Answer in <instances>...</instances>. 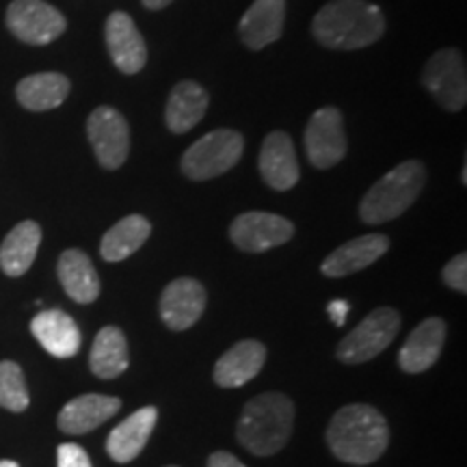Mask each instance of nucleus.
<instances>
[{"instance_id": "1", "label": "nucleus", "mask_w": 467, "mask_h": 467, "mask_svg": "<svg viewBox=\"0 0 467 467\" xmlns=\"http://www.w3.org/2000/svg\"><path fill=\"white\" fill-rule=\"evenodd\" d=\"M327 443L344 463L370 465L389 446L388 420L370 405H347L337 409L327 426Z\"/></svg>"}, {"instance_id": "2", "label": "nucleus", "mask_w": 467, "mask_h": 467, "mask_svg": "<svg viewBox=\"0 0 467 467\" xmlns=\"http://www.w3.org/2000/svg\"><path fill=\"white\" fill-rule=\"evenodd\" d=\"M312 33L329 50H359L383 37L385 16L368 0H331L314 16Z\"/></svg>"}, {"instance_id": "3", "label": "nucleus", "mask_w": 467, "mask_h": 467, "mask_svg": "<svg viewBox=\"0 0 467 467\" xmlns=\"http://www.w3.org/2000/svg\"><path fill=\"white\" fill-rule=\"evenodd\" d=\"M295 405L285 394L268 392L251 399L236 424V437L255 457H271L288 443Z\"/></svg>"}, {"instance_id": "4", "label": "nucleus", "mask_w": 467, "mask_h": 467, "mask_svg": "<svg viewBox=\"0 0 467 467\" xmlns=\"http://www.w3.org/2000/svg\"><path fill=\"white\" fill-rule=\"evenodd\" d=\"M426 182V169L420 161H405L379 182L368 189L361 200L359 217L368 225L388 223L399 219L407 208L413 206Z\"/></svg>"}, {"instance_id": "5", "label": "nucleus", "mask_w": 467, "mask_h": 467, "mask_svg": "<svg viewBox=\"0 0 467 467\" xmlns=\"http://www.w3.org/2000/svg\"><path fill=\"white\" fill-rule=\"evenodd\" d=\"M244 150V139L241 132L230 128H219L197 139L182 156V171L186 178L203 182L213 180L241 161Z\"/></svg>"}, {"instance_id": "6", "label": "nucleus", "mask_w": 467, "mask_h": 467, "mask_svg": "<svg viewBox=\"0 0 467 467\" xmlns=\"http://www.w3.org/2000/svg\"><path fill=\"white\" fill-rule=\"evenodd\" d=\"M399 329L400 314L394 307H379L368 314L348 336H344L336 350L337 359L348 366L366 364L394 342Z\"/></svg>"}, {"instance_id": "7", "label": "nucleus", "mask_w": 467, "mask_h": 467, "mask_svg": "<svg viewBox=\"0 0 467 467\" xmlns=\"http://www.w3.org/2000/svg\"><path fill=\"white\" fill-rule=\"evenodd\" d=\"M422 85L441 109L457 113L467 102L465 58L457 48L437 50L426 63Z\"/></svg>"}, {"instance_id": "8", "label": "nucleus", "mask_w": 467, "mask_h": 467, "mask_svg": "<svg viewBox=\"0 0 467 467\" xmlns=\"http://www.w3.org/2000/svg\"><path fill=\"white\" fill-rule=\"evenodd\" d=\"M5 22L9 31L28 46H48L67 28L66 16L44 0H14Z\"/></svg>"}, {"instance_id": "9", "label": "nucleus", "mask_w": 467, "mask_h": 467, "mask_svg": "<svg viewBox=\"0 0 467 467\" xmlns=\"http://www.w3.org/2000/svg\"><path fill=\"white\" fill-rule=\"evenodd\" d=\"M87 134L96 159L104 169L113 171L124 165L130 154V128L119 110L98 107L87 119Z\"/></svg>"}, {"instance_id": "10", "label": "nucleus", "mask_w": 467, "mask_h": 467, "mask_svg": "<svg viewBox=\"0 0 467 467\" xmlns=\"http://www.w3.org/2000/svg\"><path fill=\"white\" fill-rule=\"evenodd\" d=\"M348 143L342 113L336 107L318 109L306 128L307 159L317 169H331L347 156Z\"/></svg>"}, {"instance_id": "11", "label": "nucleus", "mask_w": 467, "mask_h": 467, "mask_svg": "<svg viewBox=\"0 0 467 467\" xmlns=\"http://www.w3.org/2000/svg\"><path fill=\"white\" fill-rule=\"evenodd\" d=\"M295 234L292 221L273 213H244L230 225V238L241 251L262 254V251L282 247Z\"/></svg>"}, {"instance_id": "12", "label": "nucleus", "mask_w": 467, "mask_h": 467, "mask_svg": "<svg viewBox=\"0 0 467 467\" xmlns=\"http://www.w3.org/2000/svg\"><path fill=\"white\" fill-rule=\"evenodd\" d=\"M206 309V288L192 277H178L162 290L161 318L169 329H191Z\"/></svg>"}, {"instance_id": "13", "label": "nucleus", "mask_w": 467, "mask_h": 467, "mask_svg": "<svg viewBox=\"0 0 467 467\" xmlns=\"http://www.w3.org/2000/svg\"><path fill=\"white\" fill-rule=\"evenodd\" d=\"M107 48L115 67L124 74H139L148 63V46L134 20L124 11H113L107 20Z\"/></svg>"}, {"instance_id": "14", "label": "nucleus", "mask_w": 467, "mask_h": 467, "mask_svg": "<svg viewBox=\"0 0 467 467\" xmlns=\"http://www.w3.org/2000/svg\"><path fill=\"white\" fill-rule=\"evenodd\" d=\"M389 238L383 234H366V236L353 238V241L344 243L336 251L327 255L320 271L325 277L337 279L353 275V273L364 271L366 266L375 265L383 254H388Z\"/></svg>"}, {"instance_id": "15", "label": "nucleus", "mask_w": 467, "mask_h": 467, "mask_svg": "<svg viewBox=\"0 0 467 467\" xmlns=\"http://www.w3.org/2000/svg\"><path fill=\"white\" fill-rule=\"evenodd\" d=\"M260 173L262 180L275 191H290L299 182V161L290 134L275 130L265 139L260 150Z\"/></svg>"}, {"instance_id": "16", "label": "nucleus", "mask_w": 467, "mask_h": 467, "mask_svg": "<svg viewBox=\"0 0 467 467\" xmlns=\"http://www.w3.org/2000/svg\"><path fill=\"white\" fill-rule=\"evenodd\" d=\"M119 409L121 400L117 396L83 394L76 396L61 409L57 424L67 435H85L113 418Z\"/></svg>"}, {"instance_id": "17", "label": "nucleus", "mask_w": 467, "mask_h": 467, "mask_svg": "<svg viewBox=\"0 0 467 467\" xmlns=\"http://www.w3.org/2000/svg\"><path fill=\"white\" fill-rule=\"evenodd\" d=\"M284 22L285 0H255L241 17L238 35L249 50H262L282 37Z\"/></svg>"}, {"instance_id": "18", "label": "nucleus", "mask_w": 467, "mask_h": 467, "mask_svg": "<svg viewBox=\"0 0 467 467\" xmlns=\"http://www.w3.org/2000/svg\"><path fill=\"white\" fill-rule=\"evenodd\" d=\"M446 342V323L441 318H426L407 337L399 353V366L409 375L429 370L440 359Z\"/></svg>"}, {"instance_id": "19", "label": "nucleus", "mask_w": 467, "mask_h": 467, "mask_svg": "<svg viewBox=\"0 0 467 467\" xmlns=\"http://www.w3.org/2000/svg\"><path fill=\"white\" fill-rule=\"evenodd\" d=\"M31 331L35 340L42 344L50 355L61 359L74 358L80 350V342H83L78 325L63 309H44V312H39L31 320Z\"/></svg>"}, {"instance_id": "20", "label": "nucleus", "mask_w": 467, "mask_h": 467, "mask_svg": "<svg viewBox=\"0 0 467 467\" xmlns=\"http://www.w3.org/2000/svg\"><path fill=\"white\" fill-rule=\"evenodd\" d=\"M156 420H159L156 407H141L124 422L117 424L107 440L109 457L117 463H130L137 459L143 452L145 443L150 441Z\"/></svg>"}, {"instance_id": "21", "label": "nucleus", "mask_w": 467, "mask_h": 467, "mask_svg": "<svg viewBox=\"0 0 467 467\" xmlns=\"http://www.w3.org/2000/svg\"><path fill=\"white\" fill-rule=\"evenodd\" d=\"M266 347L258 340H243L221 355L214 366V381L221 388H241L262 370Z\"/></svg>"}, {"instance_id": "22", "label": "nucleus", "mask_w": 467, "mask_h": 467, "mask_svg": "<svg viewBox=\"0 0 467 467\" xmlns=\"http://www.w3.org/2000/svg\"><path fill=\"white\" fill-rule=\"evenodd\" d=\"M58 282L76 303H93L100 296V277L89 255L80 249L63 251L57 265Z\"/></svg>"}, {"instance_id": "23", "label": "nucleus", "mask_w": 467, "mask_h": 467, "mask_svg": "<svg viewBox=\"0 0 467 467\" xmlns=\"http://www.w3.org/2000/svg\"><path fill=\"white\" fill-rule=\"evenodd\" d=\"M210 104L208 91L192 80H182L169 93L165 110L167 128L173 134H184L195 128L206 115Z\"/></svg>"}, {"instance_id": "24", "label": "nucleus", "mask_w": 467, "mask_h": 467, "mask_svg": "<svg viewBox=\"0 0 467 467\" xmlns=\"http://www.w3.org/2000/svg\"><path fill=\"white\" fill-rule=\"evenodd\" d=\"M42 244V227L35 221H22L0 244V268L5 275L22 277L33 266Z\"/></svg>"}, {"instance_id": "25", "label": "nucleus", "mask_w": 467, "mask_h": 467, "mask_svg": "<svg viewBox=\"0 0 467 467\" xmlns=\"http://www.w3.org/2000/svg\"><path fill=\"white\" fill-rule=\"evenodd\" d=\"M17 102L28 110H50L61 107L69 96V78L58 72H42L22 78L16 87Z\"/></svg>"}, {"instance_id": "26", "label": "nucleus", "mask_w": 467, "mask_h": 467, "mask_svg": "<svg viewBox=\"0 0 467 467\" xmlns=\"http://www.w3.org/2000/svg\"><path fill=\"white\" fill-rule=\"evenodd\" d=\"M151 234V223L141 214H130L110 227L100 243V254L107 262H121L130 258L143 247Z\"/></svg>"}, {"instance_id": "27", "label": "nucleus", "mask_w": 467, "mask_h": 467, "mask_svg": "<svg viewBox=\"0 0 467 467\" xmlns=\"http://www.w3.org/2000/svg\"><path fill=\"white\" fill-rule=\"evenodd\" d=\"M89 368L96 377L115 379L128 368V340L119 327H102L93 340Z\"/></svg>"}, {"instance_id": "28", "label": "nucleus", "mask_w": 467, "mask_h": 467, "mask_svg": "<svg viewBox=\"0 0 467 467\" xmlns=\"http://www.w3.org/2000/svg\"><path fill=\"white\" fill-rule=\"evenodd\" d=\"M31 396H28L26 379L22 368L16 361H0V407L7 411H26Z\"/></svg>"}, {"instance_id": "29", "label": "nucleus", "mask_w": 467, "mask_h": 467, "mask_svg": "<svg viewBox=\"0 0 467 467\" xmlns=\"http://www.w3.org/2000/svg\"><path fill=\"white\" fill-rule=\"evenodd\" d=\"M441 279L448 288L465 292L467 290V255L465 254L454 255V258L443 266Z\"/></svg>"}, {"instance_id": "30", "label": "nucleus", "mask_w": 467, "mask_h": 467, "mask_svg": "<svg viewBox=\"0 0 467 467\" xmlns=\"http://www.w3.org/2000/svg\"><path fill=\"white\" fill-rule=\"evenodd\" d=\"M57 463L58 467H91V459L78 443H61L57 448Z\"/></svg>"}, {"instance_id": "31", "label": "nucleus", "mask_w": 467, "mask_h": 467, "mask_svg": "<svg viewBox=\"0 0 467 467\" xmlns=\"http://www.w3.org/2000/svg\"><path fill=\"white\" fill-rule=\"evenodd\" d=\"M327 312H329V318L334 320V325L342 327L344 323H347V317H348V312H350V306H348V301L336 299V301L329 303V307H327Z\"/></svg>"}, {"instance_id": "32", "label": "nucleus", "mask_w": 467, "mask_h": 467, "mask_svg": "<svg viewBox=\"0 0 467 467\" xmlns=\"http://www.w3.org/2000/svg\"><path fill=\"white\" fill-rule=\"evenodd\" d=\"M208 467H247V465H244L241 459L234 457V454L219 451V452L210 454V459H208Z\"/></svg>"}, {"instance_id": "33", "label": "nucleus", "mask_w": 467, "mask_h": 467, "mask_svg": "<svg viewBox=\"0 0 467 467\" xmlns=\"http://www.w3.org/2000/svg\"><path fill=\"white\" fill-rule=\"evenodd\" d=\"M145 9H151V11H159V9H165L169 5L173 3V0H141Z\"/></svg>"}, {"instance_id": "34", "label": "nucleus", "mask_w": 467, "mask_h": 467, "mask_svg": "<svg viewBox=\"0 0 467 467\" xmlns=\"http://www.w3.org/2000/svg\"><path fill=\"white\" fill-rule=\"evenodd\" d=\"M0 467H20L16 463V461H9V459H5V461H0Z\"/></svg>"}, {"instance_id": "35", "label": "nucleus", "mask_w": 467, "mask_h": 467, "mask_svg": "<svg viewBox=\"0 0 467 467\" xmlns=\"http://www.w3.org/2000/svg\"><path fill=\"white\" fill-rule=\"evenodd\" d=\"M167 467H178V465H167Z\"/></svg>"}]
</instances>
